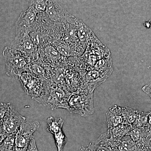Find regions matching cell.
Masks as SVG:
<instances>
[{
    "label": "cell",
    "mask_w": 151,
    "mask_h": 151,
    "mask_svg": "<svg viewBox=\"0 0 151 151\" xmlns=\"http://www.w3.org/2000/svg\"><path fill=\"white\" fill-rule=\"evenodd\" d=\"M26 121V118L20 115L10 104L0 125V137L2 141L9 135L16 134L22 123Z\"/></svg>",
    "instance_id": "obj_4"
},
{
    "label": "cell",
    "mask_w": 151,
    "mask_h": 151,
    "mask_svg": "<svg viewBox=\"0 0 151 151\" xmlns=\"http://www.w3.org/2000/svg\"><path fill=\"white\" fill-rule=\"evenodd\" d=\"M54 47L61 55L65 56H75L79 53L73 50L64 40H58L54 42Z\"/></svg>",
    "instance_id": "obj_15"
},
{
    "label": "cell",
    "mask_w": 151,
    "mask_h": 151,
    "mask_svg": "<svg viewBox=\"0 0 151 151\" xmlns=\"http://www.w3.org/2000/svg\"><path fill=\"white\" fill-rule=\"evenodd\" d=\"M106 116L107 126L109 129H113L121 124H128L125 119L123 107L116 105L111 107L106 113Z\"/></svg>",
    "instance_id": "obj_11"
},
{
    "label": "cell",
    "mask_w": 151,
    "mask_h": 151,
    "mask_svg": "<svg viewBox=\"0 0 151 151\" xmlns=\"http://www.w3.org/2000/svg\"><path fill=\"white\" fill-rule=\"evenodd\" d=\"M144 25H145V26L146 27L148 28H150V27L151 23L150 22V21L146 22Z\"/></svg>",
    "instance_id": "obj_25"
},
{
    "label": "cell",
    "mask_w": 151,
    "mask_h": 151,
    "mask_svg": "<svg viewBox=\"0 0 151 151\" xmlns=\"http://www.w3.org/2000/svg\"><path fill=\"white\" fill-rule=\"evenodd\" d=\"M142 89L143 92L149 95L151 100V81L148 84L143 86Z\"/></svg>",
    "instance_id": "obj_23"
},
{
    "label": "cell",
    "mask_w": 151,
    "mask_h": 151,
    "mask_svg": "<svg viewBox=\"0 0 151 151\" xmlns=\"http://www.w3.org/2000/svg\"><path fill=\"white\" fill-rule=\"evenodd\" d=\"M45 14L49 19L57 24H61L69 13L55 0H48Z\"/></svg>",
    "instance_id": "obj_10"
},
{
    "label": "cell",
    "mask_w": 151,
    "mask_h": 151,
    "mask_svg": "<svg viewBox=\"0 0 151 151\" xmlns=\"http://www.w3.org/2000/svg\"><path fill=\"white\" fill-rule=\"evenodd\" d=\"M37 21V14L32 9L22 12L16 22V37L29 35L36 28Z\"/></svg>",
    "instance_id": "obj_7"
},
{
    "label": "cell",
    "mask_w": 151,
    "mask_h": 151,
    "mask_svg": "<svg viewBox=\"0 0 151 151\" xmlns=\"http://www.w3.org/2000/svg\"><path fill=\"white\" fill-rule=\"evenodd\" d=\"M27 151H39L34 137L33 138L30 142Z\"/></svg>",
    "instance_id": "obj_22"
},
{
    "label": "cell",
    "mask_w": 151,
    "mask_h": 151,
    "mask_svg": "<svg viewBox=\"0 0 151 151\" xmlns=\"http://www.w3.org/2000/svg\"><path fill=\"white\" fill-rule=\"evenodd\" d=\"M148 151H151V147L150 149V150H149Z\"/></svg>",
    "instance_id": "obj_27"
},
{
    "label": "cell",
    "mask_w": 151,
    "mask_h": 151,
    "mask_svg": "<svg viewBox=\"0 0 151 151\" xmlns=\"http://www.w3.org/2000/svg\"><path fill=\"white\" fill-rule=\"evenodd\" d=\"M44 55H45L47 58L51 60H56L60 58V55L54 47L48 45L43 50Z\"/></svg>",
    "instance_id": "obj_20"
},
{
    "label": "cell",
    "mask_w": 151,
    "mask_h": 151,
    "mask_svg": "<svg viewBox=\"0 0 151 151\" xmlns=\"http://www.w3.org/2000/svg\"><path fill=\"white\" fill-rule=\"evenodd\" d=\"M70 94L62 87L48 84L44 94L36 101L52 110L57 108L67 110L68 100Z\"/></svg>",
    "instance_id": "obj_3"
},
{
    "label": "cell",
    "mask_w": 151,
    "mask_h": 151,
    "mask_svg": "<svg viewBox=\"0 0 151 151\" xmlns=\"http://www.w3.org/2000/svg\"><path fill=\"white\" fill-rule=\"evenodd\" d=\"M40 126L39 122L25 121L22 123L16 134V151H27L33 134L38 129Z\"/></svg>",
    "instance_id": "obj_6"
},
{
    "label": "cell",
    "mask_w": 151,
    "mask_h": 151,
    "mask_svg": "<svg viewBox=\"0 0 151 151\" xmlns=\"http://www.w3.org/2000/svg\"><path fill=\"white\" fill-rule=\"evenodd\" d=\"M48 0H29V8L32 9L37 14L45 12Z\"/></svg>",
    "instance_id": "obj_17"
},
{
    "label": "cell",
    "mask_w": 151,
    "mask_h": 151,
    "mask_svg": "<svg viewBox=\"0 0 151 151\" xmlns=\"http://www.w3.org/2000/svg\"><path fill=\"white\" fill-rule=\"evenodd\" d=\"M27 71L44 81H46L47 79L48 78L45 68L39 63L35 62V61H32L29 63L28 66Z\"/></svg>",
    "instance_id": "obj_13"
},
{
    "label": "cell",
    "mask_w": 151,
    "mask_h": 151,
    "mask_svg": "<svg viewBox=\"0 0 151 151\" xmlns=\"http://www.w3.org/2000/svg\"><path fill=\"white\" fill-rule=\"evenodd\" d=\"M77 36L80 43L85 47L99 40L92 30L80 19L78 20Z\"/></svg>",
    "instance_id": "obj_12"
},
{
    "label": "cell",
    "mask_w": 151,
    "mask_h": 151,
    "mask_svg": "<svg viewBox=\"0 0 151 151\" xmlns=\"http://www.w3.org/2000/svg\"><path fill=\"white\" fill-rule=\"evenodd\" d=\"M87 147L89 151H119L117 142L111 138L109 130Z\"/></svg>",
    "instance_id": "obj_9"
},
{
    "label": "cell",
    "mask_w": 151,
    "mask_h": 151,
    "mask_svg": "<svg viewBox=\"0 0 151 151\" xmlns=\"http://www.w3.org/2000/svg\"><path fill=\"white\" fill-rule=\"evenodd\" d=\"M123 108L127 124L132 127L137 117L139 111L129 107H124Z\"/></svg>",
    "instance_id": "obj_19"
},
{
    "label": "cell",
    "mask_w": 151,
    "mask_h": 151,
    "mask_svg": "<svg viewBox=\"0 0 151 151\" xmlns=\"http://www.w3.org/2000/svg\"><path fill=\"white\" fill-rule=\"evenodd\" d=\"M70 113L86 117L94 113L93 92L82 91L70 94L67 110Z\"/></svg>",
    "instance_id": "obj_1"
},
{
    "label": "cell",
    "mask_w": 151,
    "mask_h": 151,
    "mask_svg": "<svg viewBox=\"0 0 151 151\" xmlns=\"http://www.w3.org/2000/svg\"><path fill=\"white\" fill-rule=\"evenodd\" d=\"M55 142L57 151H63L65 144L67 142V138L63 131H61L53 135Z\"/></svg>",
    "instance_id": "obj_18"
},
{
    "label": "cell",
    "mask_w": 151,
    "mask_h": 151,
    "mask_svg": "<svg viewBox=\"0 0 151 151\" xmlns=\"http://www.w3.org/2000/svg\"><path fill=\"white\" fill-rule=\"evenodd\" d=\"M3 55L5 62L7 75L13 78H18L27 70L30 60L20 52L9 47H6Z\"/></svg>",
    "instance_id": "obj_2"
},
{
    "label": "cell",
    "mask_w": 151,
    "mask_h": 151,
    "mask_svg": "<svg viewBox=\"0 0 151 151\" xmlns=\"http://www.w3.org/2000/svg\"><path fill=\"white\" fill-rule=\"evenodd\" d=\"M10 103H0V125L2 124L3 118L7 111Z\"/></svg>",
    "instance_id": "obj_21"
},
{
    "label": "cell",
    "mask_w": 151,
    "mask_h": 151,
    "mask_svg": "<svg viewBox=\"0 0 151 151\" xmlns=\"http://www.w3.org/2000/svg\"><path fill=\"white\" fill-rule=\"evenodd\" d=\"M16 134L9 135L0 143V151H16Z\"/></svg>",
    "instance_id": "obj_16"
},
{
    "label": "cell",
    "mask_w": 151,
    "mask_h": 151,
    "mask_svg": "<svg viewBox=\"0 0 151 151\" xmlns=\"http://www.w3.org/2000/svg\"><path fill=\"white\" fill-rule=\"evenodd\" d=\"M1 138H0V143H1Z\"/></svg>",
    "instance_id": "obj_26"
},
{
    "label": "cell",
    "mask_w": 151,
    "mask_h": 151,
    "mask_svg": "<svg viewBox=\"0 0 151 151\" xmlns=\"http://www.w3.org/2000/svg\"><path fill=\"white\" fill-rule=\"evenodd\" d=\"M78 151H89V149H88V147L87 146L86 147H81L79 150H78Z\"/></svg>",
    "instance_id": "obj_24"
},
{
    "label": "cell",
    "mask_w": 151,
    "mask_h": 151,
    "mask_svg": "<svg viewBox=\"0 0 151 151\" xmlns=\"http://www.w3.org/2000/svg\"><path fill=\"white\" fill-rule=\"evenodd\" d=\"M19 79L25 92L35 101L43 96L48 85L46 81L34 76L27 71L21 74Z\"/></svg>",
    "instance_id": "obj_5"
},
{
    "label": "cell",
    "mask_w": 151,
    "mask_h": 151,
    "mask_svg": "<svg viewBox=\"0 0 151 151\" xmlns=\"http://www.w3.org/2000/svg\"><path fill=\"white\" fill-rule=\"evenodd\" d=\"M64 121L61 118L49 117L47 120V130L52 135L62 131Z\"/></svg>",
    "instance_id": "obj_14"
},
{
    "label": "cell",
    "mask_w": 151,
    "mask_h": 151,
    "mask_svg": "<svg viewBox=\"0 0 151 151\" xmlns=\"http://www.w3.org/2000/svg\"><path fill=\"white\" fill-rule=\"evenodd\" d=\"M10 47L27 58L32 62L37 60L38 58L37 49L29 35L16 37Z\"/></svg>",
    "instance_id": "obj_8"
}]
</instances>
